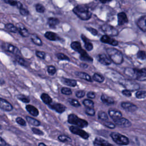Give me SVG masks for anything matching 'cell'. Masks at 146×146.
I'll return each mask as SVG.
<instances>
[{"label": "cell", "instance_id": "62", "mask_svg": "<svg viewBox=\"0 0 146 146\" xmlns=\"http://www.w3.org/2000/svg\"><path fill=\"white\" fill-rule=\"evenodd\" d=\"M1 127H2V126H1V124H0V129H1Z\"/></svg>", "mask_w": 146, "mask_h": 146}, {"label": "cell", "instance_id": "7", "mask_svg": "<svg viewBox=\"0 0 146 146\" xmlns=\"http://www.w3.org/2000/svg\"><path fill=\"white\" fill-rule=\"evenodd\" d=\"M2 47L3 48V49L6 50V51H7L11 53L14 54L16 55H18L21 53L19 50L16 46H15L10 43H5L3 44Z\"/></svg>", "mask_w": 146, "mask_h": 146}, {"label": "cell", "instance_id": "17", "mask_svg": "<svg viewBox=\"0 0 146 146\" xmlns=\"http://www.w3.org/2000/svg\"><path fill=\"white\" fill-rule=\"evenodd\" d=\"M50 107L51 108L54 110L58 113H62L66 110V107L60 103H54L52 104H50Z\"/></svg>", "mask_w": 146, "mask_h": 146}, {"label": "cell", "instance_id": "57", "mask_svg": "<svg viewBox=\"0 0 146 146\" xmlns=\"http://www.w3.org/2000/svg\"><path fill=\"white\" fill-rule=\"evenodd\" d=\"M6 145V142L5 141V140L4 139H3V138L0 137V145L4 146Z\"/></svg>", "mask_w": 146, "mask_h": 146}, {"label": "cell", "instance_id": "29", "mask_svg": "<svg viewBox=\"0 0 146 146\" xmlns=\"http://www.w3.org/2000/svg\"><path fill=\"white\" fill-rule=\"evenodd\" d=\"M26 120L27 121V122L33 125L39 126L40 124V123L39 120H38L32 117L27 116H26Z\"/></svg>", "mask_w": 146, "mask_h": 146}, {"label": "cell", "instance_id": "46", "mask_svg": "<svg viewBox=\"0 0 146 146\" xmlns=\"http://www.w3.org/2000/svg\"><path fill=\"white\" fill-rule=\"evenodd\" d=\"M16 122L19 124V125H22V126H25L26 125V121L22 119V117H18L16 118Z\"/></svg>", "mask_w": 146, "mask_h": 146}, {"label": "cell", "instance_id": "52", "mask_svg": "<svg viewBox=\"0 0 146 146\" xmlns=\"http://www.w3.org/2000/svg\"><path fill=\"white\" fill-rule=\"evenodd\" d=\"M104 124L105 126H106L107 127H108L109 128H111V129H113L115 127V124H113V123H112V122H110V121H105L104 123Z\"/></svg>", "mask_w": 146, "mask_h": 146}, {"label": "cell", "instance_id": "43", "mask_svg": "<svg viewBox=\"0 0 146 146\" xmlns=\"http://www.w3.org/2000/svg\"><path fill=\"white\" fill-rule=\"evenodd\" d=\"M61 92L64 95H69L72 94V91L70 88H69L68 87H63L61 89Z\"/></svg>", "mask_w": 146, "mask_h": 146}, {"label": "cell", "instance_id": "25", "mask_svg": "<svg viewBox=\"0 0 146 146\" xmlns=\"http://www.w3.org/2000/svg\"><path fill=\"white\" fill-rule=\"evenodd\" d=\"M59 22H60V21L58 18H53V17L49 18L47 21L48 25L51 28L55 27L59 23Z\"/></svg>", "mask_w": 146, "mask_h": 146}, {"label": "cell", "instance_id": "41", "mask_svg": "<svg viewBox=\"0 0 146 146\" xmlns=\"http://www.w3.org/2000/svg\"><path fill=\"white\" fill-rule=\"evenodd\" d=\"M47 72L48 73L49 75H54L56 72V70L55 68V67L53 66H49L47 67Z\"/></svg>", "mask_w": 146, "mask_h": 146}, {"label": "cell", "instance_id": "42", "mask_svg": "<svg viewBox=\"0 0 146 146\" xmlns=\"http://www.w3.org/2000/svg\"><path fill=\"white\" fill-rule=\"evenodd\" d=\"M137 56L141 60H144L146 59V52L144 51H139L137 54Z\"/></svg>", "mask_w": 146, "mask_h": 146}, {"label": "cell", "instance_id": "15", "mask_svg": "<svg viewBox=\"0 0 146 146\" xmlns=\"http://www.w3.org/2000/svg\"><path fill=\"white\" fill-rule=\"evenodd\" d=\"M98 61L104 65H110L111 63V60L110 59L104 54H100L98 55Z\"/></svg>", "mask_w": 146, "mask_h": 146}, {"label": "cell", "instance_id": "31", "mask_svg": "<svg viewBox=\"0 0 146 146\" xmlns=\"http://www.w3.org/2000/svg\"><path fill=\"white\" fill-rule=\"evenodd\" d=\"M5 27L7 30H9V31H10L11 33H18V30H17L16 26H14L12 23H6L5 25Z\"/></svg>", "mask_w": 146, "mask_h": 146}, {"label": "cell", "instance_id": "61", "mask_svg": "<svg viewBox=\"0 0 146 146\" xmlns=\"http://www.w3.org/2000/svg\"><path fill=\"white\" fill-rule=\"evenodd\" d=\"M111 1H100V2L101 3H107L108 2H110Z\"/></svg>", "mask_w": 146, "mask_h": 146}, {"label": "cell", "instance_id": "18", "mask_svg": "<svg viewBox=\"0 0 146 146\" xmlns=\"http://www.w3.org/2000/svg\"><path fill=\"white\" fill-rule=\"evenodd\" d=\"M94 145L95 146H113L106 140L100 137H96L94 141Z\"/></svg>", "mask_w": 146, "mask_h": 146}, {"label": "cell", "instance_id": "28", "mask_svg": "<svg viewBox=\"0 0 146 146\" xmlns=\"http://www.w3.org/2000/svg\"><path fill=\"white\" fill-rule=\"evenodd\" d=\"M31 39L34 44H35L36 45H38L39 46H42L43 44L42 40L37 35H36L35 34H33L31 35Z\"/></svg>", "mask_w": 146, "mask_h": 146}, {"label": "cell", "instance_id": "51", "mask_svg": "<svg viewBox=\"0 0 146 146\" xmlns=\"http://www.w3.org/2000/svg\"><path fill=\"white\" fill-rule=\"evenodd\" d=\"M75 95L76 96V97H78V98H82L85 95V91H82V90H79L76 92Z\"/></svg>", "mask_w": 146, "mask_h": 146}, {"label": "cell", "instance_id": "55", "mask_svg": "<svg viewBox=\"0 0 146 146\" xmlns=\"http://www.w3.org/2000/svg\"><path fill=\"white\" fill-rule=\"evenodd\" d=\"M5 2L7 3H9V5H10L11 6H16L17 1H11V0H7V1H5Z\"/></svg>", "mask_w": 146, "mask_h": 146}, {"label": "cell", "instance_id": "3", "mask_svg": "<svg viewBox=\"0 0 146 146\" xmlns=\"http://www.w3.org/2000/svg\"><path fill=\"white\" fill-rule=\"evenodd\" d=\"M68 122L71 124L75 125L79 128L86 127L88 124V122L86 120L78 117L75 114H70L68 115Z\"/></svg>", "mask_w": 146, "mask_h": 146}, {"label": "cell", "instance_id": "30", "mask_svg": "<svg viewBox=\"0 0 146 146\" xmlns=\"http://www.w3.org/2000/svg\"><path fill=\"white\" fill-rule=\"evenodd\" d=\"M101 100L104 103H106V104H113L114 103L115 101L113 99V98H111V97H109V96H106V95L104 94H103L101 96Z\"/></svg>", "mask_w": 146, "mask_h": 146}, {"label": "cell", "instance_id": "5", "mask_svg": "<svg viewBox=\"0 0 146 146\" xmlns=\"http://www.w3.org/2000/svg\"><path fill=\"white\" fill-rule=\"evenodd\" d=\"M102 30L108 36H116L118 35V30L114 27L108 24H104L102 26Z\"/></svg>", "mask_w": 146, "mask_h": 146}, {"label": "cell", "instance_id": "6", "mask_svg": "<svg viewBox=\"0 0 146 146\" xmlns=\"http://www.w3.org/2000/svg\"><path fill=\"white\" fill-rule=\"evenodd\" d=\"M70 130L72 133L79 135V136H80L83 139H87L89 137V135L86 131H83V129H82L81 128H80L78 127L71 126L70 127Z\"/></svg>", "mask_w": 146, "mask_h": 146}, {"label": "cell", "instance_id": "45", "mask_svg": "<svg viewBox=\"0 0 146 146\" xmlns=\"http://www.w3.org/2000/svg\"><path fill=\"white\" fill-rule=\"evenodd\" d=\"M80 58L81 60H84V61H88V62H92V58L91 56H90L87 54H85L84 55L80 56Z\"/></svg>", "mask_w": 146, "mask_h": 146}, {"label": "cell", "instance_id": "23", "mask_svg": "<svg viewBox=\"0 0 146 146\" xmlns=\"http://www.w3.org/2000/svg\"><path fill=\"white\" fill-rule=\"evenodd\" d=\"M44 36L50 40H58L59 39V36L54 33H52L51 31H47L44 34Z\"/></svg>", "mask_w": 146, "mask_h": 146}, {"label": "cell", "instance_id": "59", "mask_svg": "<svg viewBox=\"0 0 146 146\" xmlns=\"http://www.w3.org/2000/svg\"><path fill=\"white\" fill-rule=\"evenodd\" d=\"M82 67H84V68H86V67H88V65L87 64H83V63H82V64H81V65H80Z\"/></svg>", "mask_w": 146, "mask_h": 146}, {"label": "cell", "instance_id": "44", "mask_svg": "<svg viewBox=\"0 0 146 146\" xmlns=\"http://www.w3.org/2000/svg\"><path fill=\"white\" fill-rule=\"evenodd\" d=\"M85 112L86 114H87L88 115L90 116H94L95 113V110L94 109V108H87L85 110Z\"/></svg>", "mask_w": 146, "mask_h": 146}, {"label": "cell", "instance_id": "32", "mask_svg": "<svg viewBox=\"0 0 146 146\" xmlns=\"http://www.w3.org/2000/svg\"><path fill=\"white\" fill-rule=\"evenodd\" d=\"M92 78H93L94 80H95L97 82H99V83H102L104 80V77L102 75H101L98 73H95L93 75Z\"/></svg>", "mask_w": 146, "mask_h": 146}, {"label": "cell", "instance_id": "19", "mask_svg": "<svg viewBox=\"0 0 146 146\" xmlns=\"http://www.w3.org/2000/svg\"><path fill=\"white\" fill-rule=\"evenodd\" d=\"M118 24L119 25H123L128 22V18L126 14L124 12H120L117 14Z\"/></svg>", "mask_w": 146, "mask_h": 146}, {"label": "cell", "instance_id": "24", "mask_svg": "<svg viewBox=\"0 0 146 146\" xmlns=\"http://www.w3.org/2000/svg\"><path fill=\"white\" fill-rule=\"evenodd\" d=\"M75 74L77 76H78L79 78H80L81 79H84V80H86L87 81H88V82H92V81L91 76L88 74H87L86 72H76Z\"/></svg>", "mask_w": 146, "mask_h": 146}, {"label": "cell", "instance_id": "10", "mask_svg": "<svg viewBox=\"0 0 146 146\" xmlns=\"http://www.w3.org/2000/svg\"><path fill=\"white\" fill-rule=\"evenodd\" d=\"M0 108L6 111H10L13 109V106L6 100L0 98Z\"/></svg>", "mask_w": 146, "mask_h": 146}, {"label": "cell", "instance_id": "14", "mask_svg": "<svg viewBox=\"0 0 146 146\" xmlns=\"http://www.w3.org/2000/svg\"><path fill=\"white\" fill-rule=\"evenodd\" d=\"M114 122L118 125L123 127H129L131 125V123L127 119L124 117L119 118L114 120Z\"/></svg>", "mask_w": 146, "mask_h": 146}, {"label": "cell", "instance_id": "60", "mask_svg": "<svg viewBox=\"0 0 146 146\" xmlns=\"http://www.w3.org/2000/svg\"><path fill=\"white\" fill-rule=\"evenodd\" d=\"M38 146H46L43 143H39L38 144Z\"/></svg>", "mask_w": 146, "mask_h": 146}, {"label": "cell", "instance_id": "12", "mask_svg": "<svg viewBox=\"0 0 146 146\" xmlns=\"http://www.w3.org/2000/svg\"><path fill=\"white\" fill-rule=\"evenodd\" d=\"M16 27L18 30V32L20 34V35L23 37L29 36L30 33L29 31L26 29L25 26L21 23H18L16 25Z\"/></svg>", "mask_w": 146, "mask_h": 146}, {"label": "cell", "instance_id": "38", "mask_svg": "<svg viewBox=\"0 0 146 146\" xmlns=\"http://www.w3.org/2000/svg\"><path fill=\"white\" fill-rule=\"evenodd\" d=\"M136 97L137 99H144L146 98V91H139L136 93Z\"/></svg>", "mask_w": 146, "mask_h": 146}, {"label": "cell", "instance_id": "21", "mask_svg": "<svg viewBox=\"0 0 146 146\" xmlns=\"http://www.w3.org/2000/svg\"><path fill=\"white\" fill-rule=\"evenodd\" d=\"M26 110L33 116H37L39 115V111L34 106L29 104L26 106Z\"/></svg>", "mask_w": 146, "mask_h": 146}, {"label": "cell", "instance_id": "56", "mask_svg": "<svg viewBox=\"0 0 146 146\" xmlns=\"http://www.w3.org/2000/svg\"><path fill=\"white\" fill-rule=\"evenodd\" d=\"M95 93L92 91H90L87 93V97L90 99H93L95 98Z\"/></svg>", "mask_w": 146, "mask_h": 146}, {"label": "cell", "instance_id": "40", "mask_svg": "<svg viewBox=\"0 0 146 146\" xmlns=\"http://www.w3.org/2000/svg\"><path fill=\"white\" fill-rule=\"evenodd\" d=\"M18 99L23 103H29L30 102V99L29 96H26L25 95H19L18 96Z\"/></svg>", "mask_w": 146, "mask_h": 146}, {"label": "cell", "instance_id": "48", "mask_svg": "<svg viewBox=\"0 0 146 146\" xmlns=\"http://www.w3.org/2000/svg\"><path fill=\"white\" fill-rule=\"evenodd\" d=\"M19 13L20 14L22 15H23V16H26V15H28L30 13L29 11L26 9H25L23 7H22L19 9Z\"/></svg>", "mask_w": 146, "mask_h": 146}, {"label": "cell", "instance_id": "33", "mask_svg": "<svg viewBox=\"0 0 146 146\" xmlns=\"http://www.w3.org/2000/svg\"><path fill=\"white\" fill-rule=\"evenodd\" d=\"M83 104L87 107V108H94V103L90 100V99H85L83 101Z\"/></svg>", "mask_w": 146, "mask_h": 146}, {"label": "cell", "instance_id": "9", "mask_svg": "<svg viewBox=\"0 0 146 146\" xmlns=\"http://www.w3.org/2000/svg\"><path fill=\"white\" fill-rule=\"evenodd\" d=\"M71 47L75 50V51L79 52L80 54V56L82 55H84L85 54H87V52L83 50L81 46V44L80 43V42H73L71 43Z\"/></svg>", "mask_w": 146, "mask_h": 146}, {"label": "cell", "instance_id": "26", "mask_svg": "<svg viewBox=\"0 0 146 146\" xmlns=\"http://www.w3.org/2000/svg\"><path fill=\"white\" fill-rule=\"evenodd\" d=\"M40 98L43 102V103H44L47 105H50L52 103V98L47 94H46V93L42 94L40 95Z\"/></svg>", "mask_w": 146, "mask_h": 146}, {"label": "cell", "instance_id": "4", "mask_svg": "<svg viewBox=\"0 0 146 146\" xmlns=\"http://www.w3.org/2000/svg\"><path fill=\"white\" fill-rule=\"evenodd\" d=\"M110 135L113 140L119 145H127L129 143L128 137L117 132H112Z\"/></svg>", "mask_w": 146, "mask_h": 146}, {"label": "cell", "instance_id": "16", "mask_svg": "<svg viewBox=\"0 0 146 146\" xmlns=\"http://www.w3.org/2000/svg\"><path fill=\"white\" fill-rule=\"evenodd\" d=\"M108 114L113 120L121 118L122 116L121 112L115 109H110L108 111Z\"/></svg>", "mask_w": 146, "mask_h": 146}, {"label": "cell", "instance_id": "53", "mask_svg": "<svg viewBox=\"0 0 146 146\" xmlns=\"http://www.w3.org/2000/svg\"><path fill=\"white\" fill-rule=\"evenodd\" d=\"M122 94L125 96H127V97H129L131 96L132 95V93H131V91L129 90H124L122 91Z\"/></svg>", "mask_w": 146, "mask_h": 146}, {"label": "cell", "instance_id": "13", "mask_svg": "<svg viewBox=\"0 0 146 146\" xmlns=\"http://www.w3.org/2000/svg\"><path fill=\"white\" fill-rule=\"evenodd\" d=\"M121 106L125 110H127L129 112H134L137 109V107L131 102H121Z\"/></svg>", "mask_w": 146, "mask_h": 146}, {"label": "cell", "instance_id": "11", "mask_svg": "<svg viewBox=\"0 0 146 146\" xmlns=\"http://www.w3.org/2000/svg\"><path fill=\"white\" fill-rule=\"evenodd\" d=\"M100 40L103 43H107L113 46H117L118 44V42L117 40L107 35H103L100 38Z\"/></svg>", "mask_w": 146, "mask_h": 146}, {"label": "cell", "instance_id": "8", "mask_svg": "<svg viewBox=\"0 0 146 146\" xmlns=\"http://www.w3.org/2000/svg\"><path fill=\"white\" fill-rule=\"evenodd\" d=\"M136 74V79L139 81L146 80V68H143L141 69L135 68Z\"/></svg>", "mask_w": 146, "mask_h": 146}, {"label": "cell", "instance_id": "39", "mask_svg": "<svg viewBox=\"0 0 146 146\" xmlns=\"http://www.w3.org/2000/svg\"><path fill=\"white\" fill-rule=\"evenodd\" d=\"M56 57H57L59 59H60V60L70 61L69 58H68L67 55H66L65 54H63V53H60V52L58 53V54H56Z\"/></svg>", "mask_w": 146, "mask_h": 146}, {"label": "cell", "instance_id": "1", "mask_svg": "<svg viewBox=\"0 0 146 146\" xmlns=\"http://www.w3.org/2000/svg\"><path fill=\"white\" fill-rule=\"evenodd\" d=\"M74 13L81 19L88 20L92 15L87 6L84 5H78L73 9Z\"/></svg>", "mask_w": 146, "mask_h": 146}, {"label": "cell", "instance_id": "47", "mask_svg": "<svg viewBox=\"0 0 146 146\" xmlns=\"http://www.w3.org/2000/svg\"><path fill=\"white\" fill-rule=\"evenodd\" d=\"M35 54L36 55L41 59H44L46 56V53L43 51H35Z\"/></svg>", "mask_w": 146, "mask_h": 146}, {"label": "cell", "instance_id": "36", "mask_svg": "<svg viewBox=\"0 0 146 146\" xmlns=\"http://www.w3.org/2000/svg\"><path fill=\"white\" fill-rule=\"evenodd\" d=\"M35 10L38 13H43L45 11V8L43 5L40 3H37L35 5Z\"/></svg>", "mask_w": 146, "mask_h": 146}, {"label": "cell", "instance_id": "49", "mask_svg": "<svg viewBox=\"0 0 146 146\" xmlns=\"http://www.w3.org/2000/svg\"><path fill=\"white\" fill-rule=\"evenodd\" d=\"M31 130L34 134H36L38 135H43V132L41 130H40L36 128H34V127L32 128Z\"/></svg>", "mask_w": 146, "mask_h": 146}, {"label": "cell", "instance_id": "27", "mask_svg": "<svg viewBox=\"0 0 146 146\" xmlns=\"http://www.w3.org/2000/svg\"><path fill=\"white\" fill-rule=\"evenodd\" d=\"M62 82L64 84L68 86H71V87H75L76 86V84H77L76 81L75 80L67 79V78H63L62 79Z\"/></svg>", "mask_w": 146, "mask_h": 146}, {"label": "cell", "instance_id": "54", "mask_svg": "<svg viewBox=\"0 0 146 146\" xmlns=\"http://www.w3.org/2000/svg\"><path fill=\"white\" fill-rule=\"evenodd\" d=\"M87 30H88L92 35H96L98 34V32L96 31V30H95V29L94 28H92V27H87Z\"/></svg>", "mask_w": 146, "mask_h": 146}, {"label": "cell", "instance_id": "34", "mask_svg": "<svg viewBox=\"0 0 146 146\" xmlns=\"http://www.w3.org/2000/svg\"><path fill=\"white\" fill-rule=\"evenodd\" d=\"M58 140L64 143H67V142H70L71 141V139L68 137L67 136L63 135H60L58 136Z\"/></svg>", "mask_w": 146, "mask_h": 146}, {"label": "cell", "instance_id": "58", "mask_svg": "<svg viewBox=\"0 0 146 146\" xmlns=\"http://www.w3.org/2000/svg\"><path fill=\"white\" fill-rule=\"evenodd\" d=\"M17 7L19 9H20L21 8H22V7H23V5L20 2H18L17 1Z\"/></svg>", "mask_w": 146, "mask_h": 146}, {"label": "cell", "instance_id": "35", "mask_svg": "<svg viewBox=\"0 0 146 146\" xmlns=\"http://www.w3.org/2000/svg\"><path fill=\"white\" fill-rule=\"evenodd\" d=\"M98 118L102 120H107L108 119V116L107 114L104 112V111H99L98 113Z\"/></svg>", "mask_w": 146, "mask_h": 146}, {"label": "cell", "instance_id": "22", "mask_svg": "<svg viewBox=\"0 0 146 146\" xmlns=\"http://www.w3.org/2000/svg\"><path fill=\"white\" fill-rule=\"evenodd\" d=\"M82 39L84 43V47L88 51H91L93 48V45L92 43L90 42L88 39L84 35H82Z\"/></svg>", "mask_w": 146, "mask_h": 146}, {"label": "cell", "instance_id": "50", "mask_svg": "<svg viewBox=\"0 0 146 146\" xmlns=\"http://www.w3.org/2000/svg\"><path fill=\"white\" fill-rule=\"evenodd\" d=\"M16 60H17V62H18L19 64H21V65H22V66H25V65L26 62H25V60L23 58H21V57L18 56H17Z\"/></svg>", "mask_w": 146, "mask_h": 146}, {"label": "cell", "instance_id": "37", "mask_svg": "<svg viewBox=\"0 0 146 146\" xmlns=\"http://www.w3.org/2000/svg\"><path fill=\"white\" fill-rule=\"evenodd\" d=\"M68 102L70 103V104H71L74 107H78L80 106V103L76 99H72V98H69L68 99Z\"/></svg>", "mask_w": 146, "mask_h": 146}, {"label": "cell", "instance_id": "20", "mask_svg": "<svg viewBox=\"0 0 146 146\" xmlns=\"http://www.w3.org/2000/svg\"><path fill=\"white\" fill-rule=\"evenodd\" d=\"M138 27L144 32H146V16L141 17L137 21Z\"/></svg>", "mask_w": 146, "mask_h": 146}, {"label": "cell", "instance_id": "2", "mask_svg": "<svg viewBox=\"0 0 146 146\" xmlns=\"http://www.w3.org/2000/svg\"><path fill=\"white\" fill-rule=\"evenodd\" d=\"M107 53L111 62L116 64H120L123 62L122 53L115 48H108L107 49Z\"/></svg>", "mask_w": 146, "mask_h": 146}]
</instances>
